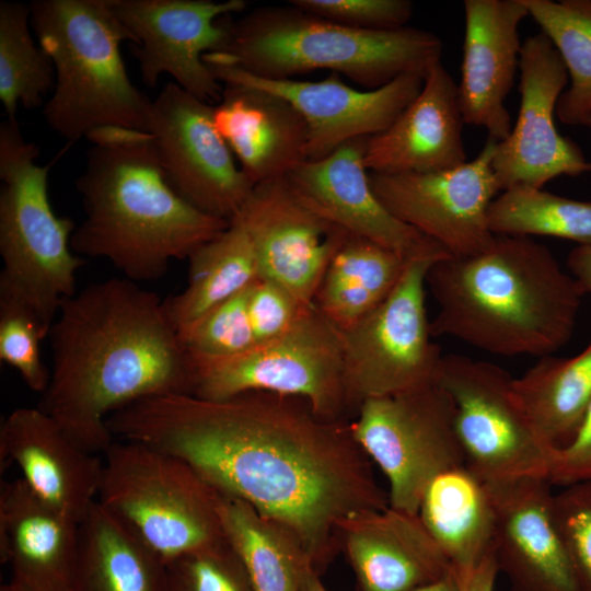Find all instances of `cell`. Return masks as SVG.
Instances as JSON below:
<instances>
[{"label":"cell","mask_w":591,"mask_h":591,"mask_svg":"<svg viewBox=\"0 0 591 591\" xmlns=\"http://www.w3.org/2000/svg\"><path fill=\"white\" fill-rule=\"evenodd\" d=\"M409 591H461V588L453 575L450 573L439 580L417 587Z\"/></svg>","instance_id":"46"},{"label":"cell","mask_w":591,"mask_h":591,"mask_svg":"<svg viewBox=\"0 0 591 591\" xmlns=\"http://www.w3.org/2000/svg\"><path fill=\"white\" fill-rule=\"evenodd\" d=\"M218 512L224 536L254 591H298L303 571L312 563L292 530L248 502L220 491Z\"/></svg>","instance_id":"30"},{"label":"cell","mask_w":591,"mask_h":591,"mask_svg":"<svg viewBox=\"0 0 591 591\" xmlns=\"http://www.w3.org/2000/svg\"><path fill=\"white\" fill-rule=\"evenodd\" d=\"M194 364L193 395L224 399L269 392L306 399L329 420H351L341 332L312 304L285 335L241 355Z\"/></svg>","instance_id":"10"},{"label":"cell","mask_w":591,"mask_h":591,"mask_svg":"<svg viewBox=\"0 0 591 591\" xmlns=\"http://www.w3.org/2000/svg\"><path fill=\"white\" fill-rule=\"evenodd\" d=\"M291 4L338 24L370 31L407 26L414 5L408 0H291Z\"/></svg>","instance_id":"40"},{"label":"cell","mask_w":591,"mask_h":591,"mask_svg":"<svg viewBox=\"0 0 591 591\" xmlns=\"http://www.w3.org/2000/svg\"><path fill=\"white\" fill-rule=\"evenodd\" d=\"M337 537L360 591H409L452 573L418 514L361 511L339 524Z\"/></svg>","instance_id":"24"},{"label":"cell","mask_w":591,"mask_h":591,"mask_svg":"<svg viewBox=\"0 0 591 591\" xmlns=\"http://www.w3.org/2000/svg\"><path fill=\"white\" fill-rule=\"evenodd\" d=\"M232 220L247 233L259 277L304 305L313 304L326 268L351 236L305 205L286 177L256 184Z\"/></svg>","instance_id":"17"},{"label":"cell","mask_w":591,"mask_h":591,"mask_svg":"<svg viewBox=\"0 0 591 591\" xmlns=\"http://www.w3.org/2000/svg\"><path fill=\"white\" fill-rule=\"evenodd\" d=\"M53 367L37 405L81 448L104 453L108 417L138 401L193 394L194 364L164 300L127 278L61 302L49 331Z\"/></svg>","instance_id":"2"},{"label":"cell","mask_w":591,"mask_h":591,"mask_svg":"<svg viewBox=\"0 0 591 591\" xmlns=\"http://www.w3.org/2000/svg\"><path fill=\"white\" fill-rule=\"evenodd\" d=\"M250 287L178 334L193 363L231 358L256 346L247 310Z\"/></svg>","instance_id":"36"},{"label":"cell","mask_w":591,"mask_h":591,"mask_svg":"<svg viewBox=\"0 0 591 591\" xmlns=\"http://www.w3.org/2000/svg\"><path fill=\"white\" fill-rule=\"evenodd\" d=\"M495 508L493 554L511 591H579L545 477L486 483Z\"/></svg>","instance_id":"19"},{"label":"cell","mask_w":591,"mask_h":591,"mask_svg":"<svg viewBox=\"0 0 591 591\" xmlns=\"http://www.w3.org/2000/svg\"><path fill=\"white\" fill-rule=\"evenodd\" d=\"M102 459L97 501L165 565L225 540L219 491L182 459L125 440Z\"/></svg>","instance_id":"8"},{"label":"cell","mask_w":591,"mask_h":591,"mask_svg":"<svg viewBox=\"0 0 591 591\" xmlns=\"http://www.w3.org/2000/svg\"><path fill=\"white\" fill-rule=\"evenodd\" d=\"M30 8L55 69L44 107L49 127L69 142L104 127L146 131L152 101L127 74L120 44L132 38L109 0H35Z\"/></svg>","instance_id":"6"},{"label":"cell","mask_w":591,"mask_h":591,"mask_svg":"<svg viewBox=\"0 0 591 591\" xmlns=\"http://www.w3.org/2000/svg\"><path fill=\"white\" fill-rule=\"evenodd\" d=\"M367 139L349 140L323 159L304 161L286 176L288 183L305 205L354 236L407 257L443 248L379 200L363 162Z\"/></svg>","instance_id":"20"},{"label":"cell","mask_w":591,"mask_h":591,"mask_svg":"<svg viewBox=\"0 0 591 591\" xmlns=\"http://www.w3.org/2000/svg\"><path fill=\"white\" fill-rule=\"evenodd\" d=\"M206 65L220 83L248 84L287 100L306 123V160L312 161L329 155L349 140L385 130L419 94L425 79L404 74L381 88L361 91L346 84L338 73L320 81L270 80L224 65Z\"/></svg>","instance_id":"18"},{"label":"cell","mask_w":591,"mask_h":591,"mask_svg":"<svg viewBox=\"0 0 591 591\" xmlns=\"http://www.w3.org/2000/svg\"><path fill=\"white\" fill-rule=\"evenodd\" d=\"M212 118L254 185L283 178L306 161V123L280 95L248 84H224Z\"/></svg>","instance_id":"26"},{"label":"cell","mask_w":591,"mask_h":591,"mask_svg":"<svg viewBox=\"0 0 591 591\" xmlns=\"http://www.w3.org/2000/svg\"><path fill=\"white\" fill-rule=\"evenodd\" d=\"M584 127H587L591 131V114L587 118V120L584 123Z\"/></svg>","instance_id":"48"},{"label":"cell","mask_w":591,"mask_h":591,"mask_svg":"<svg viewBox=\"0 0 591 591\" xmlns=\"http://www.w3.org/2000/svg\"><path fill=\"white\" fill-rule=\"evenodd\" d=\"M547 479L563 487L591 482V401L572 439L554 451Z\"/></svg>","instance_id":"42"},{"label":"cell","mask_w":591,"mask_h":591,"mask_svg":"<svg viewBox=\"0 0 591 591\" xmlns=\"http://www.w3.org/2000/svg\"><path fill=\"white\" fill-rule=\"evenodd\" d=\"M494 234L554 236L591 244V201L543 190L515 187L501 192L488 209Z\"/></svg>","instance_id":"34"},{"label":"cell","mask_w":591,"mask_h":591,"mask_svg":"<svg viewBox=\"0 0 591 591\" xmlns=\"http://www.w3.org/2000/svg\"><path fill=\"white\" fill-rule=\"evenodd\" d=\"M0 591H16L9 583H4L0 587Z\"/></svg>","instance_id":"47"},{"label":"cell","mask_w":591,"mask_h":591,"mask_svg":"<svg viewBox=\"0 0 591 591\" xmlns=\"http://www.w3.org/2000/svg\"><path fill=\"white\" fill-rule=\"evenodd\" d=\"M12 464L37 497L78 523L97 501L103 459L37 406L15 408L1 422V472Z\"/></svg>","instance_id":"21"},{"label":"cell","mask_w":591,"mask_h":591,"mask_svg":"<svg viewBox=\"0 0 591 591\" xmlns=\"http://www.w3.org/2000/svg\"><path fill=\"white\" fill-rule=\"evenodd\" d=\"M457 84L436 62L415 100L382 132L369 137L363 162L370 173H431L466 160Z\"/></svg>","instance_id":"23"},{"label":"cell","mask_w":591,"mask_h":591,"mask_svg":"<svg viewBox=\"0 0 591 591\" xmlns=\"http://www.w3.org/2000/svg\"><path fill=\"white\" fill-rule=\"evenodd\" d=\"M298 591H327L312 565L304 569Z\"/></svg>","instance_id":"45"},{"label":"cell","mask_w":591,"mask_h":591,"mask_svg":"<svg viewBox=\"0 0 591 591\" xmlns=\"http://www.w3.org/2000/svg\"><path fill=\"white\" fill-rule=\"evenodd\" d=\"M503 368L464 355H443L434 382L454 406L466 466L485 483L548 477L554 451L519 405Z\"/></svg>","instance_id":"11"},{"label":"cell","mask_w":591,"mask_h":591,"mask_svg":"<svg viewBox=\"0 0 591 591\" xmlns=\"http://www.w3.org/2000/svg\"><path fill=\"white\" fill-rule=\"evenodd\" d=\"M30 4L0 1V100L8 118L19 105L39 106L55 86L48 55L31 36Z\"/></svg>","instance_id":"35"},{"label":"cell","mask_w":591,"mask_h":591,"mask_svg":"<svg viewBox=\"0 0 591 591\" xmlns=\"http://www.w3.org/2000/svg\"><path fill=\"white\" fill-rule=\"evenodd\" d=\"M131 35V51L142 81L154 88L163 73L182 89L207 102H219L220 82L204 61L223 45L222 19L247 8L245 0H109Z\"/></svg>","instance_id":"15"},{"label":"cell","mask_w":591,"mask_h":591,"mask_svg":"<svg viewBox=\"0 0 591 591\" xmlns=\"http://www.w3.org/2000/svg\"><path fill=\"white\" fill-rule=\"evenodd\" d=\"M71 591H169L167 567L96 501L80 523Z\"/></svg>","instance_id":"28"},{"label":"cell","mask_w":591,"mask_h":591,"mask_svg":"<svg viewBox=\"0 0 591 591\" xmlns=\"http://www.w3.org/2000/svg\"><path fill=\"white\" fill-rule=\"evenodd\" d=\"M351 420H329L301 397L245 392L224 399L167 394L107 419L115 440L154 447L188 463L300 538L321 573L339 549V524L389 507Z\"/></svg>","instance_id":"1"},{"label":"cell","mask_w":591,"mask_h":591,"mask_svg":"<svg viewBox=\"0 0 591 591\" xmlns=\"http://www.w3.org/2000/svg\"><path fill=\"white\" fill-rule=\"evenodd\" d=\"M553 514L579 591H591V482L567 485L554 494Z\"/></svg>","instance_id":"39"},{"label":"cell","mask_w":591,"mask_h":591,"mask_svg":"<svg viewBox=\"0 0 591 591\" xmlns=\"http://www.w3.org/2000/svg\"><path fill=\"white\" fill-rule=\"evenodd\" d=\"M80 523L37 497L19 477L0 486V561L16 591H71Z\"/></svg>","instance_id":"25"},{"label":"cell","mask_w":591,"mask_h":591,"mask_svg":"<svg viewBox=\"0 0 591 591\" xmlns=\"http://www.w3.org/2000/svg\"><path fill=\"white\" fill-rule=\"evenodd\" d=\"M86 138L93 146L76 181L85 217L70 241L77 255L107 259L135 282L152 281L229 227L172 187L149 132L104 127Z\"/></svg>","instance_id":"3"},{"label":"cell","mask_w":591,"mask_h":591,"mask_svg":"<svg viewBox=\"0 0 591 591\" xmlns=\"http://www.w3.org/2000/svg\"><path fill=\"white\" fill-rule=\"evenodd\" d=\"M222 21L225 40L204 56L205 63L233 67L260 79H294L329 70L374 90L404 74L425 78L441 61L442 42L429 31L354 28L290 2L258 7L236 21L230 15Z\"/></svg>","instance_id":"5"},{"label":"cell","mask_w":591,"mask_h":591,"mask_svg":"<svg viewBox=\"0 0 591 591\" xmlns=\"http://www.w3.org/2000/svg\"><path fill=\"white\" fill-rule=\"evenodd\" d=\"M417 514L457 582L493 551L494 503L486 483L466 464L451 467L430 482Z\"/></svg>","instance_id":"27"},{"label":"cell","mask_w":591,"mask_h":591,"mask_svg":"<svg viewBox=\"0 0 591 591\" xmlns=\"http://www.w3.org/2000/svg\"><path fill=\"white\" fill-rule=\"evenodd\" d=\"M496 143L488 138L472 161L445 171L369 172L371 187L396 219L440 244L451 256L475 255L495 237L488 209L501 192L493 169Z\"/></svg>","instance_id":"14"},{"label":"cell","mask_w":591,"mask_h":591,"mask_svg":"<svg viewBox=\"0 0 591 591\" xmlns=\"http://www.w3.org/2000/svg\"><path fill=\"white\" fill-rule=\"evenodd\" d=\"M561 57L569 88L556 107L559 120L584 126L591 114V0H523Z\"/></svg>","instance_id":"33"},{"label":"cell","mask_w":591,"mask_h":591,"mask_svg":"<svg viewBox=\"0 0 591 591\" xmlns=\"http://www.w3.org/2000/svg\"><path fill=\"white\" fill-rule=\"evenodd\" d=\"M431 334L503 356H549L571 337L583 289L530 236L495 234L480 253L434 262Z\"/></svg>","instance_id":"4"},{"label":"cell","mask_w":591,"mask_h":591,"mask_svg":"<svg viewBox=\"0 0 591 591\" xmlns=\"http://www.w3.org/2000/svg\"><path fill=\"white\" fill-rule=\"evenodd\" d=\"M355 438L389 482V506L417 514L430 482L465 464L454 406L436 382L364 401L351 420Z\"/></svg>","instance_id":"12"},{"label":"cell","mask_w":591,"mask_h":591,"mask_svg":"<svg viewBox=\"0 0 591 591\" xmlns=\"http://www.w3.org/2000/svg\"><path fill=\"white\" fill-rule=\"evenodd\" d=\"M309 306L302 304L280 285L259 277L250 287L247 299L248 316L256 345L269 343L285 335Z\"/></svg>","instance_id":"41"},{"label":"cell","mask_w":591,"mask_h":591,"mask_svg":"<svg viewBox=\"0 0 591 591\" xmlns=\"http://www.w3.org/2000/svg\"><path fill=\"white\" fill-rule=\"evenodd\" d=\"M567 265L584 293H591V244L576 246L568 255Z\"/></svg>","instance_id":"44"},{"label":"cell","mask_w":591,"mask_h":591,"mask_svg":"<svg viewBox=\"0 0 591 591\" xmlns=\"http://www.w3.org/2000/svg\"><path fill=\"white\" fill-rule=\"evenodd\" d=\"M169 591H254L227 538L166 565Z\"/></svg>","instance_id":"37"},{"label":"cell","mask_w":591,"mask_h":591,"mask_svg":"<svg viewBox=\"0 0 591 591\" xmlns=\"http://www.w3.org/2000/svg\"><path fill=\"white\" fill-rule=\"evenodd\" d=\"M412 258L351 235L326 268L313 304L344 331L393 291Z\"/></svg>","instance_id":"29"},{"label":"cell","mask_w":591,"mask_h":591,"mask_svg":"<svg viewBox=\"0 0 591 591\" xmlns=\"http://www.w3.org/2000/svg\"><path fill=\"white\" fill-rule=\"evenodd\" d=\"M47 334L25 309L0 302V360L14 368L34 392L43 393L49 382L40 355Z\"/></svg>","instance_id":"38"},{"label":"cell","mask_w":591,"mask_h":591,"mask_svg":"<svg viewBox=\"0 0 591 591\" xmlns=\"http://www.w3.org/2000/svg\"><path fill=\"white\" fill-rule=\"evenodd\" d=\"M461 81L465 124L484 128L497 142L511 129L505 104L520 63L519 27L529 16L523 0H465Z\"/></svg>","instance_id":"22"},{"label":"cell","mask_w":591,"mask_h":591,"mask_svg":"<svg viewBox=\"0 0 591 591\" xmlns=\"http://www.w3.org/2000/svg\"><path fill=\"white\" fill-rule=\"evenodd\" d=\"M38 155L15 118L1 123L0 302L25 309L48 337L61 302L77 292L85 262L71 248L73 221L51 208V164H37Z\"/></svg>","instance_id":"7"},{"label":"cell","mask_w":591,"mask_h":591,"mask_svg":"<svg viewBox=\"0 0 591 591\" xmlns=\"http://www.w3.org/2000/svg\"><path fill=\"white\" fill-rule=\"evenodd\" d=\"M188 262L186 287L164 300L167 315L178 334L259 278L252 243L235 220L198 247Z\"/></svg>","instance_id":"32"},{"label":"cell","mask_w":591,"mask_h":591,"mask_svg":"<svg viewBox=\"0 0 591 591\" xmlns=\"http://www.w3.org/2000/svg\"><path fill=\"white\" fill-rule=\"evenodd\" d=\"M447 255L439 248L413 257L393 291L367 315L340 331L351 420L369 398L434 382L443 355L431 340L425 288L430 266Z\"/></svg>","instance_id":"9"},{"label":"cell","mask_w":591,"mask_h":591,"mask_svg":"<svg viewBox=\"0 0 591 591\" xmlns=\"http://www.w3.org/2000/svg\"><path fill=\"white\" fill-rule=\"evenodd\" d=\"M212 108L167 83L151 103L146 131L172 187L200 211L231 221L255 185L216 129Z\"/></svg>","instance_id":"13"},{"label":"cell","mask_w":591,"mask_h":591,"mask_svg":"<svg viewBox=\"0 0 591 591\" xmlns=\"http://www.w3.org/2000/svg\"><path fill=\"white\" fill-rule=\"evenodd\" d=\"M512 387L536 434L553 450L565 447L591 401V341L571 358H540Z\"/></svg>","instance_id":"31"},{"label":"cell","mask_w":591,"mask_h":591,"mask_svg":"<svg viewBox=\"0 0 591 591\" xmlns=\"http://www.w3.org/2000/svg\"><path fill=\"white\" fill-rule=\"evenodd\" d=\"M498 572L491 551L471 575L457 583L461 591H494Z\"/></svg>","instance_id":"43"},{"label":"cell","mask_w":591,"mask_h":591,"mask_svg":"<svg viewBox=\"0 0 591 591\" xmlns=\"http://www.w3.org/2000/svg\"><path fill=\"white\" fill-rule=\"evenodd\" d=\"M519 70V115L509 136L496 143L493 158L501 192L515 187L543 188L557 176L591 172V161L577 143L557 131L554 113L569 76L543 32L522 43Z\"/></svg>","instance_id":"16"}]
</instances>
